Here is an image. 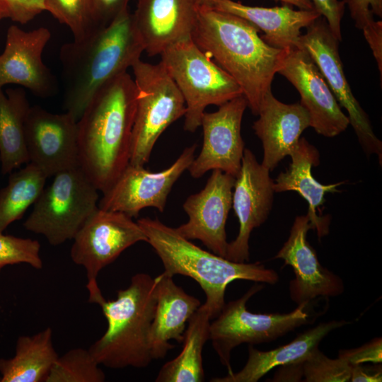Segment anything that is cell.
<instances>
[{
    "label": "cell",
    "mask_w": 382,
    "mask_h": 382,
    "mask_svg": "<svg viewBox=\"0 0 382 382\" xmlns=\"http://www.w3.org/2000/svg\"><path fill=\"white\" fill-rule=\"evenodd\" d=\"M248 21L214 8L197 7L192 34L196 45L239 85L248 107L257 115L287 50L274 47Z\"/></svg>",
    "instance_id": "6da1fadb"
},
{
    "label": "cell",
    "mask_w": 382,
    "mask_h": 382,
    "mask_svg": "<svg viewBox=\"0 0 382 382\" xmlns=\"http://www.w3.org/2000/svg\"><path fill=\"white\" fill-rule=\"evenodd\" d=\"M136 97L125 72L94 96L77 121L79 166L102 192L129 163Z\"/></svg>",
    "instance_id": "7a4b0ae2"
},
{
    "label": "cell",
    "mask_w": 382,
    "mask_h": 382,
    "mask_svg": "<svg viewBox=\"0 0 382 382\" xmlns=\"http://www.w3.org/2000/svg\"><path fill=\"white\" fill-rule=\"evenodd\" d=\"M144 45L129 5L106 26L59 50L63 105L77 121L94 96L140 59Z\"/></svg>",
    "instance_id": "3957f363"
},
{
    "label": "cell",
    "mask_w": 382,
    "mask_h": 382,
    "mask_svg": "<svg viewBox=\"0 0 382 382\" xmlns=\"http://www.w3.org/2000/svg\"><path fill=\"white\" fill-rule=\"evenodd\" d=\"M88 301L100 306L107 320L105 333L88 350L100 365L112 369H142L152 361L149 335L156 308V279L132 276L129 285L107 301L97 281L87 282Z\"/></svg>",
    "instance_id": "277c9868"
},
{
    "label": "cell",
    "mask_w": 382,
    "mask_h": 382,
    "mask_svg": "<svg viewBox=\"0 0 382 382\" xmlns=\"http://www.w3.org/2000/svg\"><path fill=\"white\" fill-rule=\"evenodd\" d=\"M137 222L145 233L147 243L161 259L165 273L172 277L186 276L199 284L206 296L204 303L214 318L226 303V289L233 281L242 279L269 284L279 282L277 272L260 262H233L203 250L158 218L144 217Z\"/></svg>",
    "instance_id": "5b68a950"
},
{
    "label": "cell",
    "mask_w": 382,
    "mask_h": 382,
    "mask_svg": "<svg viewBox=\"0 0 382 382\" xmlns=\"http://www.w3.org/2000/svg\"><path fill=\"white\" fill-rule=\"evenodd\" d=\"M160 57V62L184 98L185 131L194 132L200 127L207 106H220L243 95L236 81L203 52L192 38L168 47Z\"/></svg>",
    "instance_id": "8992f818"
},
{
    "label": "cell",
    "mask_w": 382,
    "mask_h": 382,
    "mask_svg": "<svg viewBox=\"0 0 382 382\" xmlns=\"http://www.w3.org/2000/svg\"><path fill=\"white\" fill-rule=\"evenodd\" d=\"M131 68L137 97L129 163L144 166L161 134L184 117L186 106L180 91L161 62L151 64L139 59Z\"/></svg>",
    "instance_id": "52a82bcc"
},
{
    "label": "cell",
    "mask_w": 382,
    "mask_h": 382,
    "mask_svg": "<svg viewBox=\"0 0 382 382\" xmlns=\"http://www.w3.org/2000/svg\"><path fill=\"white\" fill-rule=\"evenodd\" d=\"M98 192L79 166L59 172L34 203L23 226L52 245H61L73 239L98 209Z\"/></svg>",
    "instance_id": "ba28073f"
},
{
    "label": "cell",
    "mask_w": 382,
    "mask_h": 382,
    "mask_svg": "<svg viewBox=\"0 0 382 382\" xmlns=\"http://www.w3.org/2000/svg\"><path fill=\"white\" fill-rule=\"evenodd\" d=\"M264 288L255 282L242 296L225 303L219 314L210 323L209 340L220 362L233 372L231 365L232 350L243 343L257 345L269 342L309 322L306 310L308 303H301L289 313H254L246 303Z\"/></svg>",
    "instance_id": "9c48e42d"
},
{
    "label": "cell",
    "mask_w": 382,
    "mask_h": 382,
    "mask_svg": "<svg viewBox=\"0 0 382 382\" xmlns=\"http://www.w3.org/2000/svg\"><path fill=\"white\" fill-rule=\"evenodd\" d=\"M301 34L299 45L311 56L340 107L348 113L359 142L367 156L376 154L381 163L382 142L374 134L369 118L354 96L346 79L339 53L340 42L320 16Z\"/></svg>",
    "instance_id": "30bf717a"
},
{
    "label": "cell",
    "mask_w": 382,
    "mask_h": 382,
    "mask_svg": "<svg viewBox=\"0 0 382 382\" xmlns=\"http://www.w3.org/2000/svg\"><path fill=\"white\" fill-rule=\"evenodd\" d=\"M72 261L84 267L88 282L97 281L99 272L126 249L147 237L128 215L98 209L87 219L73 238Z\"/></svg>",
    "instance_id": "8fae6325"
},
{
    "label": "cell",
    "mask_w": 382,
    "mask_h": 382,
    "mask_svg": "<svg viewBox=\"0 0 382 382\" xmlns=\"http://www.w3.org/2000/svg\"><path fill=\"white\" fill-rule=\"evenodd\" d=\"M196 148V144L186 147L170 166L160 172L129 163L103 192L98 208L122 212L132 218L146 207L163 212L173 186L194 160Z\"/></svg>",
    "instance_id": "7c38bea8"
},
{
    "label": "cell",
    "mask_w": 382,
    "mask_h": 382,
    "mask_svg": "<svg viewBox=\"0 0 382 382\" xmlns=\"http://www.w3.org/2000/svg\"><path fill=\"white\" fill-rule=\"evenodd\" d=\"M273 185L270 170L257 161L250 149H245L232 196L239 231L236 239L228 243L225 258L237 262L249 261L250 233L267 220L272 210Z\"/></svg>",
    "instance_id": "4fadbf2b"
},
{
    "label": "cell",
    "mask_w": 382,
    "mask_h": 382,
    "mask_svg": "<svg viewBox=\"0 0 382 382\" xmlns=\"http://www.w3.org/2000/svg\"><path fill=\"white\" fill-rule=\"evenodd\" d=\"M247 107V100L241 95L219 106L215 112H204L200 123L202 149L187 169L192 178H199L215 169L237 175L245 149L241 129Z\"/></svg>",
    "instance_id": "5bb4252c"
},
{
    "label": "cell",
    "mask_w": 382,
    "mask_h": 382,
    "mask_svg": "<svg viewBox=\"0 0 382 382\" xmlns=\"http://www.w3.org/2000/svg\"><path fill=\"white\" fill-rule=\"evenodd\" d=\"M25 141L29 162L47 178L79 166L77 120L67 112L56 114L30 107Z\"/></svg>",
    "instance_id": "9a60e30c"
},
{
    "label": "cell",
    "mask_w": 382,
    "mask_h": 382,
    "mask_svg": "<svg viewBox=\"0 0 382 382\" xmlns=\"http://www.w3.org/2000/svg\"><path fill=\"white\" fill-rule=\"evenodd\" d=\"M298 91L300 103L307 110L310 127L319 134L334 137L349 125L325 78L309 54L302 47L286 50L277 72Z\"/></svg>",
    "instance_id": "2e32d148"
},
{
    "label": "cell",
    "mask_w": 382,
    "mask_h": 382,
    "mask_svg": "<svg viewBox=\"0 0 382 382\" xmlns=\"http://www.w3.org/2000/svg\"><path fill=\"white\" fill-rule=\"evenodd\" d=\"M235 177L212 170L204 188L190 195L183 207L188 221L175 228L188 240H199L212 253L225 257L228 243L226 223L232 207Z\"/></svg>",
    "instance_id": "e0dca14e"
},
{
    "label": "cell",
    "mask_w": 382,
    "mask_h": 382,
    "mask_svg": "<svg viewBox=\"0 0 382 382\" xmlns=\"http://www.w3.org/2000/svg\"><path fill=\"white\" fill-rule=\"evenodd\" d=\"M314 228L308 214L297 216L289 236L274 257L292 267L294 278L289 282V292L297 305L309 303L318 297H334L345 291L342 279L323 267L315 249L307 241L308 231Z\"/></svg>",
    "instance_id": "ac0fdd59"
},
{
    "label": "cell",
    "mask_w": 382,
    "mask_h": 382,
    "mask_svg": "<svg viewBox=\"0 0 382 382\" xmlns=\"http://www.w3.org/2000/svg\"><path fill=\"white\" fill-rule=\"evenodd\" d=\"M50 37L51 33L46 28L25 31L17 25L10 26L0 54V88L17 84L37 97L54 96L57 90V80L42 61V53Z\"/></svg>",
    "instance_id": "d6986e66"
},
{
    "label": "cell",
    "mask_w": 382,
    "mask_h": 382,
    "mask_svg": "<svg viewBox=\"0 0 382 382\" xmlns=\"http://www.w3.org/2000/svg\"><path fill=\"white\" fill-rule=\"evenodd\" d=\"M196 0H137L132 13L144 52L160 55L166 48L190 39L197 21Z\"/></svg>",
    "instance_id": "ffe728a7"
},
{
    "label": "cell",
    "mask_w": 382,
    "mask_h": 382,
    "mask_svg": "<svg viewBox=\"0 0 382 382\" xmlns=\"http://www.w3.org/2000/svg\"><path fill=\"white\" fill-rule=\"evenodd\" d=\"M253 125L263 148L262 165L274 170L297 146L302 132L310 127L308 112L300 103L286 104L268 91Z\"/></svg>",
    "instance_id": "44dd1931"
},
{
    "label": "cell",
    "mask_w": 382,
    "mask_h": 382,
    "mask_svg": "<svg viewBox=\"0 0 382 382\" xmlns=\"http://www.w3.org/2000/svg\"><path fill=\"white\" fill-rule=\"evenodd\" d=\"M173 277L163 272L156 277V308L149 343L154 359H163L174 348L170 340L183 342L186 324L201 305L200 301L178 286Z\"/></svg>",
    "instance_id": "7402d4cb"
},
{
    "label": "cell",
    "mask_w": 382,
    "mask_h": 382,
    "mask_svg": "<svg viewBox=\"0 0 382 382\" xmlns=\"http://www.w3.org/2000/svg\"><path fill=\"white\" fill-rule=\"evenodd\" d=\"M212 8L240 16L264 32L268 45L289 50L300 47L301 29L320 16L316 10H294L289 4L271 8L250 6L233 0H214Z\"/></svg>",
    "instance_id": "603a6c76"
},
{
    "label": "cell",
    "mask_w": 382,
    "mask_h": 382,
    "mask_svg": "<svg viewBox=\"0 0 382 382\" xmlns=\"http://www.w3.org/2000/svg\"><path fill=\"white\" fill-rule=\"evenodd\" d=\"M350 322L343 320L321 322L298 335L290 342L268 351L248 346L245 366L238 372L214 378L212 382H257L274 368L303 360L330 332Z\"/></svg>",
    "instance_id": "cb8c5ba5"
},
{
    "label": "cell",
    "mask_w": 382,
    "mask_h": 382,
    "mask_svg": "<svg viewBox=\"0 0 382 382\" xmlns=\"http://www.w3.org/2000/svg\"><path fill=\"white\" fill-rule=\"evenodd\" d=\"M289 156L291 163L286 170L281 172L274 180V191L298 192L308 202L307 214L320 237L327 233L328 227L325 219L317 214V209L325 203L326 193L339 192L337 187L345 182L324 185L313 178L311 169L319 164V153L305 138H300Z\"/></svg>",
    "instance_id": "d4e9b609"
},
{
    "label": "cell",
    "mask_w": 382,
    "mask_h": 382,
    "mask_svg": "<svg viewBox=\"0 0 382 382\" xmlns=\"http://www.w3.org/2000/svg\"><path fill=\"white\" fill-rule=\"evenodd\" d=\"M58 357L50 327L33 335L20 336L15 355L0 359V382H45Z\"/></svg>",
    "instance_id": "484cf974"
},
{
    "label": "cell",
    "mask_w": 382,
    "mask_h": 382,
    "mask_svg": "<svg viewBox=\"0 0 382 382\" xmlns=\"http://www.w3.org/2000/svg\"><path fill=\"white\" fill-rule=\"evenodd\" d=\"M30 107L23 88H8L4 92L0 88V162L3 175L29 163L25 122Z\"/></svg>",
    "instance_id": "4316f807"
},
{
    "label": "cell",
    "mask_w": 382,
    "mask_h": 382,
    "mask_svg": "<svg viewBox=\"0 0 382 382\" xmlns=\"http://www.w3.org/2000/svg\"><path fill=\"white\" fill-rule=\"evenodd\" d=\"M213 315L204 303L188 321L184 333L181 352L162 366L156 382H202L204 381L202 351L209 340Z\"/></svg>",
    "instance_id": "83f0119b"
},
{
    "label": "cell",
    "mask_w": 382,
    "mask_h": 382,
    "mask_svg": "<svg viewBox=\"0 0 382 382\" xmlns=\"http://www.w3.org/2000/svg\"><path fill=\"white\" fill-rule=\"evenodd\" d=\"M47 175L35 165L10 173L7 185L0 190V232L22 218L42 192Z\"/></svg>",
    "instance_id": "f1b7e54d"
},
{
    "label": "cell",
    "mask_w": 382,
    "mask_h": 382,
    "mask_svg": "<svg viewBox=\"0 0 382 382\" xmlns=\"http://www.w3.org/2000/svg\"><path fill=\"white\" fill-rule=\"evenodd\" d=\"M105 375L88 349L74 348L58 357L45 382H103Z\"/></svg>",
    "instance_id": "f546056e"
},
{
    "label": "cell",
    "mask_w": 382,
    "mask_h": 382,
    "mask_svg": "<svg viewBox=\"0 0 382 382\" xmlns=\"http://www.w3.org/2000/svg\"><path fill=\"white\" fill-rule=\"evenodd\" d=\"M45 11L71 31L74 40H81L100 29L91 0H44Z\"/></svg>",
    "instance_id": "4dcf8cb0"
},
{
    "label": "cell",
    "mask_w": 382,
    "mask_h": 382,
    "mask_svg": "<svg viewBox=\"0 0 382 382\" xmlns=\"http://www.w3.org/2000/svg\"><path fill=\"white\" fill-rule=\"evenodd\" d=\"M351 368L345 360L329 358L317 347L303 360V381L348 382Z\"/></svg>",
    "instance_id": "1f68e13d"
},
{
    "label": "cell",
    "mask_w": 382,
    "mask_h": 382,
    "mask_svg": "<svg viewBox=\"0 0 382 382\" xmlns=\"http://www.w3.org/2000/svg\"><path fill=\"white\" fill-rule=\"evenodd\" d=\"M38 241L4 235L0 232V272L7 266L25 263L35 269L43 267Z\"/></svg>",
    "instance_id": "d6a6232c"
},
{
    "label": "cell",
    "mask_w": 382,
    "mask_h": 382,
    "mask_svg": "<svg viewBox=\"0 0 382 382\" xmlns=\"http://www.w3.org/2000/svg\"><path fill=\"white\" fill-rule=\"evenodd\" d=\"M45 11L44 0H0V21L26 24Z\"/></svg>",
    "instance_id": "836d02e7"
},
{
    "label": "cell",
    "mask_w": 382,
    "mask_h": 382,
    "mask_svg": "<svg viewBox=\"0 0 382 382\" xmlns=\"http://www.w3.org/2000/svg\"><path fill=\"white\" fill-rule=\"evenodd\" d=\"M347 5L355 26L363 32L374 27L378 21L374 15L382 16V0H342Z\"/></svg>",
    "instance_id": "e575fe53"
},
{
    "label": "cell",
    "mask_w": 382,
    "mask_h": 382,
    "mask_svg": "<svg viewBox=\"0 0 382 382\" xmlns=\"http://www.w3.org/2000/svg\"><path fill=\"white\" fill-rule=\"evenodd\" d=\"M337 357L350 365L361 364L365 362L381 364L382 362V339L376 337L357 348L340 349Z\"/></svg>",
    "instance_id": "d590c367"
},
{
    "label": "cell",
    "mask_w": 382,
    "mask_h": 382,
    "mask_svg": "<svg viewBox=\"0 0 382 382\" xmlns=\"http://www.w3.org/2000/svg\"><path fill=\"white\" fill-rule=\"evenodd\" d=\"M314 8L326 20L328 26L339 40H342L341 21L345 12V4L338 0H310Z\"/></svg>",
    "instance_id": "8d00e7d4"
},
{
    "label": "cell",
    "mask_w": 382,
    "mask_h": 382,
    "mask_svg": "<svg viewBox=\"0 0 382 382\" xmlns=\"http://www.w3.org/2000/svg\"><path fill=\"white\" fill-rule=\"evenodd\" d=\"M130 0H91L95 18L103 28L109 24Z\"/></svg>",
    "instance_id": "74e56055"
},
{
    "label": "cell",
    "mask_w": 382,
    "mask_h": 382,
    "mask_svg": "<svg viewBox=\"0 0 382 382\" xmlns=\"http://www.w3.org/2000/svg\"><path fill=\"white\" fill-rule=\"evenodd\" d=\"M352 382H381L382 381L381 366H363L361 364L351 365Z\"/></svg>",
    "instance_id": "f35d334b"
},
{
    "label": "cell",
    "mask_w": 382,
    "mask_h": 382,
    "mask_svg": "<svg viewBox=\"0 0 382 382\" xmlns=\"http://www.w3.org/2000/svg\"><path fill=\"white\" fill-rule=\"evenodd\" d=\"M272 381H302L303 360L277 367Z\"/></svg>",
    "instance_id": "ab89813d"
},
{
    "label": "cell",
    "mask_w": 382,
    "mask_h": 382,
    "mask_svg": "<svg viewBox=\"0 0 382 382\" xmlns=\"http://www.w3.org/2000/svg\"><path fill=\"white\" fill-rule=\"evenodd\" d=\"M298 7L301 10H314V6L310 0H277ZM316 10V9H315Z\"/></svg>",
    "instance_id": "60d3db41"
},
{
    "label": "cell",
    "mask_w": 382,
    "mask_h": 382,
    "mask_svg": "<svg viewBox=\"0 0 382 382\" xmlns=\"http://www.w3.org/2000/svg\"><path fill=\"white\" fill-rule=\"evenodd\" d=\"M214 0H196V4L198 7L212 8Z\"/></svg>",
    "instance_id": "b9f144b4"
},
{
    "label": "cell",
    "mask_w": 382,
    "mask_h": 382,
    "mask_svg": "<svg viewBox=\"0 0 382 382\" xmlns=\"http://www.w3.org/2000/svg\"><path fill=\"white\" fill-rule=\"evenodd\" d=\"M0 380H1V376H0Z\"/></svg>",
    "instance_id": "7bdbcfd3"
}]
</instances>
